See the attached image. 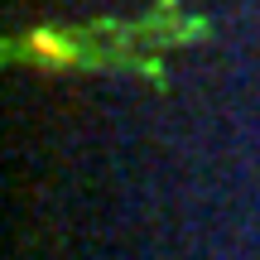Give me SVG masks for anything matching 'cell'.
<instances>
[{"mask_svg":"<svg viewBox=\"0 0 260 260\" xmlns=\"http://www.w3.org/2000/svg\"><path fill=\"white\" fill-rule=\"evenodd\" d=\"M24 58L39 63V68H68L77 58V48H73V39L53 34V29H34V34L24 39Z\"/></svg>","mask_w":260,"mask_h":260,"instance_id":"1","label":"cell"}]
</instances>
